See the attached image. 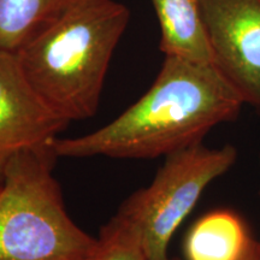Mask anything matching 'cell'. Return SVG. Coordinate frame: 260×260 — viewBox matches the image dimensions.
<instances>
[{
	"label": "cell",
	"instance_id": "cell-10",
	"mask_svg": "<svg viewBox=\"0 0 260 260\" xmlns=\"http://www.w3.org/2000/svg\"><path fill=\"white\" fill-rule=\"evenodd\" d=\"M98 240L99 246L88 260H149L139 237L113 220L102 228Z\"/></svg>",
	"mask_w": 260,
	"mask_h": 260
},
{
	"label": "cell",
	"instance_id": "cell-3",
	"mask_svg": "<svg viewBox=\"0 0 260 260\" xmlns=\"http://www.w3.org/2000/svg\"><path fill=\"white\" fill-rule=\"evenodd\" d=\"M51 146L19 153L0 188V260H88L99 240L65 210Z\"/></svg>",
	"mask_w": 260,
	"mask_h": 260
},
{
	"label": "cell",
	"instance_id": "cell-5",
	"mask_svg": "<svg viewBox=\"0 0 260 260\" xmlns=\"http://www.w3.org/2000/svg\"><path fill=\"white\" fill-rule=\"evenodd\" d=\"M214 63L260 112V0H201Z\"/></svg>",
	"mask_w": 260,
	"mask_h": 260
},
{
	"label": "cell",
	"instance_id": "cell-7",
	"mask_svg": "<svg viewBox=\"0 0 260 260\" xmlns=\"http://www.w3.org/2000/svg\"><path fill=\"white\" fill-rule=\"evenodd\" d=\"M256 240L241 214L230 209L205 213L184 236L186 260H243Z\"/></svg>",
	"mask_w": 260,
	"mask_h": 260
},
{
	"label": "cell",
	"instance_id": "cell-11",
	"mask_svg": "<svg viewBox=\"0 0 260 260\" xmlns=\"http://www.w3.org/2000/svg\"><path fill=\"white\" fill-rule=\"evenodd\" d=\"M243 260H260V242L255 241L254 246L252 247L251 252L247 254V256Z\"/></svg>",
	"mask_w": 260,
	"mask_h": 260
},
{
	"label": "cell",
	"instance_id": "cell-8",
	"mask_svg": "<svg viewBox=\"0 0 260 260\" xmlns=\"http://www.w3.org/2000/svg\"><path fill=\"white\" fill-rule=\"evenodd\" d=\"M160 27V51L195 63L216 64L201 0H151Z\"/></svg>",
	"mask_w": 260,
	"mask_h": 260
},
{
	"label": "cell",
	"instance_id": "cell-6",
	"mask_svg": "<svg viewBox=\"0 0 260 260\" xmlns=\"http://www.w3.org/2000/svg\"><path fill=\"white\" fill-rule=\"evenodd\" d=\"M68 124L34 92L14 52L0 51V182L16 155L48 146Z\"/></svg>",
	"mask_w": 260,
	"mask_h": 260
},
{
	"label": "cell",
	"instance_id": "cell-4",
	"mask_svg": "<svg viewBox=\"0 0 260 260\" xmlns=\"http://www.w3.org/2000/svg\"><path fill=\"white\" fill-rule=\"evenodd\" d=\"M237 157L233 145L207 147L203 142L168 154L152 183L130 195L111 220L139 237L149 260H176L169 255L175 233Z\"/></svg>",
	"mask_w": 260,
	"mask_h": 260
},
{
	"label": "cell",
	"instance_id": "cell-14",
	"mask_svg": "<svg viewBox=\"0 0 260 260\" xmlns=\"http://www.w3.org/2000/svg\"><path fill=\"white\" fill-rule=\"evenodd\" d=\"M259 198H260V189H259Z\"/></svg>",
	"mask_w": 260,
	"mask_h": 260
},
{
	"label": "cell",
	"instance_id": "cell-12",
	"mask_svg": "<svg viewBox=\"0 0 260 260\" xmlns=\"http://www.w3.org/2000/svg\"><path fill=\"white\" fill-rule=\"evenodd\" d=\"M258 161H259V165H260V151H259V154H258Z\"/></svg>",
	"mask_w": 260,
	"mask_h": 260
},
{
	"label": "cell",
	"instance_id": "cell-13",
	"mask_svg": "<svg viewBox=\"0 0 260 260\" xmlns=\"http://www.w3.org/2000/svg\"><path fill=\"white\" fill-rule=\"evenodd\" d=\"M2 184H3V182H0V188H2Z\"/></svg>",
	"mask_w": 260,
	"mask_h": 260
},
{
	"label": "cell",
	"instance_id": "cell-1",
	"mask_svg": "<svg viewBox=\"0 0 260 260\" xmlns=\"http://www.w3.org/2000/svg\"><path fill=\"white\" fill-rule=\"evenodd\" d=\"M242 96L216 64L165 57L147 92L111 123L79 138H54L56 157L149 159L203 142L235 119Z\"/></svg>",
	"mask_w": 260,
	"mask_h": 260
},
{
	"label": "cell",
	"instance_id": "cell-2",
	"mask_svg": "<svg viewBox=\"0 0 260 260\" xmlns=\"http://www.w3.org/2000/svg\"><path fill=\"white\" fill-rule=\"evenodd\" d=\"M129 18L116 0H70L15 52L34 92L65 121L96 112Z\"/></svg>",
	"mask_w": 260,
	"mask_h": 260
},
{
	"label": "cell",
	"instance_id": "cell-9",
	"mask_svg": "<svg viewBox=\"0 0 260 260\" xmlns=\"http://www.w3.org/2000/svg\"><path fill=\"white\" fill-rule=\"evenodd\" d=\"M70 0H0V51L15 52Z\"/></svg>",
	"mask_w": 260,
	"mask_h": 260
}]
</instances>
